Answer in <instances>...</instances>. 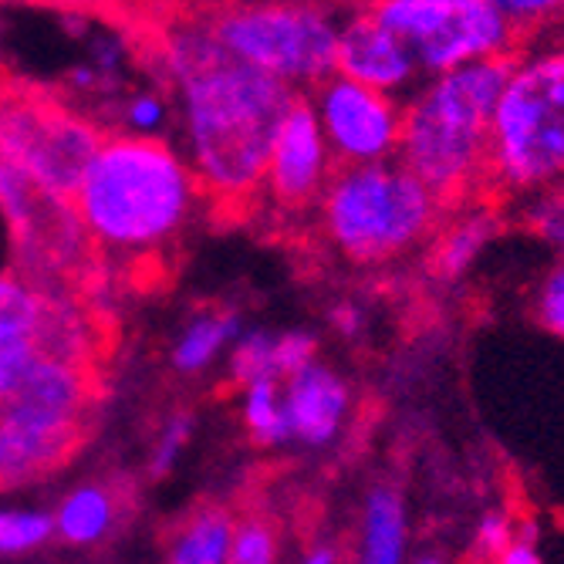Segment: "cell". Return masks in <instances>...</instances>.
<instances>
[{
  "instance_id": "cell-3",
  "label": "cell",
  "mask_w": 564,
  "mask_h": 564,
  "mask_svg": "<svg viewBox=\"0 0 564 564\" xmlns=\"http://www.w3.org/2000/svg\"><path fill=\"white\" fill-rule=\"evenodd\" d=\"M507 72L510 55L459 65L426 75L405 101L395 160L413 170L446 207L487 189L490 119Z\"/></svg>"
},
{
  "instance_id": "cell-19",
  "label": "cell",
  "mask_w": 564,
  "mask_h": 564,
  "mask_svg": "<svg viewBox=\"0 0 564 564\" xmlns=\"http://www.w3.org/2000/svg\"><path fill=\"white\" fill-rule=\"evenodd\" d=\"M58 307L55 288H44L28 274H0V345L34 338L41 345L44 328Z\"/></svg>"
},
{
  "instance_id": "cell-23",
  "label": "cell",
  "mask_w": 564,
  "mask_h": 564,
  "mask_svg": "<svg viewBox=\"0 0 564 564\" xmlns=\"http://www.w3.org/2000/svg\"><path fill=\"white\" fill-rule=\"evenodd\" d=\"M55 538V518L37 507H8L0 510V557L41 551Z\"/></svg>"
},
{
  "instance_id": "cell-29",
  "label": "cell",
  "mask_w": 564,
  "mask_h": 564,
  "mask_svg": "<svg viewBox=\"0 0 564 564\" xmlns=\"http://www.w3.org/2000/svg\"><path fill=\"white\" fill-rule=\"evenodd\" d=\"M521 521L514 518V510L507 507H487L474 524V554L477 557H500L503 547L514 541Z\"/></svg>"
},
{
  "instance_id": "cell-15",
  "label": "cell",
  "mask_w": 564,
  "mask_h": 564,
  "mask_svg": "<svg viewBox=\"0 0 564 564\" xmlns=\"http://www.w3.org/2000/svg\"><path fill=\"white\" fill-rule=\"evenodd\" d=\"M500 234V217L487 203L464 199L453 217H443L440 227L433 230L430 243V271L443 284L464 281L474 264L484 258V250L497 240Z\"/></svg>"
},
{
  "instance_id": "cell-12",
  "label": "cell",
  "mask_w": 564,
  "mask_h": 564,
  "mask_svg": "<svg viewBox=\"0 0 564 564\" xmlns=\"http://www.w3.org/2000/svg\"><path fill=\"white\" fill-rule=\"evenodd\" d=\"M335 72L362 85H372L379 91H389V95L413 91L416 82L423 78L413 47H409L389 24H382L366 4H358L338 24Z\"/></svg>"
},
{
  "instance_id": "cell-30",
  "label": "cell",
  "mask_w": 564,
  "mask_h": 564,
  "mask_svg": "<svg viewBox=\"0 0 564 564\" xmlns=\"http://www.w3.org/2000/svg\"><path fill=\"white\" fill-rule=\"evenodd\" d=\"M170 106L156 91H132L122 101V132L132 135H160L166 129Z\"/></svg>"
},
{
  "instance_id": "cell-38",
  "label": "cell",
  "mask_w": 564,
  "mask_h": 564,
  "mask_svg": "<svg viewBox=\"0 0 564 564\" xmlns=\"http://www.w3.org/2000/svg\"><path fill=\"white\" fill-rule=\"evenodd\" d=\"M196 4H203V8H220V4H230V0H196Z\"/></svg>"
},
{
  "instance_id": "cell-33",
  "label": "cell",
  "mask_w": 564,
  "mask_h": 564,
  "mask_svg": "<svg viewBox=\"0 0 564 564\" xmlns=\"http://www.w3.org/2000/svg\"><path fill=\"white\" fill-rule=\"evenodd\" d=\"M497 561H503V564H538V561H541L538 534H534L528 524H521L518 534H514V541H510V544L503 547V554H500Z\"/></svg>"
},
{
  "instance_id": "cell-24",
  "label": "cell",
  "mask_w": 564,
  "mask_h": 564,
  "mask_svg": "<svg viewBox=\"0 0 564 564\" xmlns=\"http://www.w3.org/2000/svg\"><path fill=\"white\" fill-rule=\"evenodd\" d=\"M227 369H230V379L237 386L258 382V379H278V369H274V335L261 332V328L240 332L237 341L227 351Z\"/></svg>"
},
{
  "instance_id": "cell-17",
  "label": "cell",
  "mask_w": 564,
  "mask_h": 564,
  "mask_svg": "<svg viewBox=\"0 0 564 564\" xmlns=\"http://www.w3.org/2000/svg\"><path fill=\"white\" fill-rule=\"evenodd\" d=\"M55 538L68 547H91L106 541L119 521V500L109 487L101 484H82L68 490L58 503L55 514Z\"/></svg>"
},
{
  "instance_id": "cell-2",
  "label": "cell",
  "mask_w": 564,
  "mask_h": 564,
  "mask_svg": "<svg viewBox=\"0 0 564 564\" xmlns=\"http://www.w3.org/2000/svg\"><path fill=\"white\" fill-rule=\"evenodd\" d=\"M72 199L98 253L142 264L180 243L207 193L163 135L106 132Z\"/></svg>"
},
{
  "instance_id": "cell-26",
  "label": "cell",
  "mask_w": 564,
  "mask_h": 564,
  "mask_svg": "<svg viewBox=\"0 0 564 564\" xmlns=\"http://www.w3.org/2000/svg\"><path fill=\"white\" fill-rule=\"evenodd\" d=\"M487 4L521 34H538L564 21V0H487Z\"/></svg>"
},
{
  "instance_id": "cell-32",
  "label": "cell",
  "mask_w": 564,
  "mask_h": 564,
  "mask_svg": "<svg viewBox=\"0 0 564 564\" xmlns=\"http://www.w3.org/2000/svg\"><path fill=\"white\" fill-rule=\"evenodd\" d=\"M41 351V345L34 338H21V341H11V345H0V399H4L18 379L28 372L31 358Z\"/></svg>"
},
{
  "instance_id": "cell-11",
  "label": "cell",
  "mask_w": 564,
  "mask_h": 564,
  "mask_svg": "<svg viewBox=\"0 0 564 564\" xmlns=\"http://www.w3.org/2000/svg\"><path fill=\"white\" fill-rule=\"evenodd\" d=\"M335 166H338L335 152L318 126L312 98L294 91L268 152L264 183H261L264 199L274 203L281 214L312 210L322 189L328 186Z\"/></svg>"
},
{
  "instance_id": "cell-6",
  "label": "cell",
  "mask_w": 564,
  "mask_h": 564,
  "mask_svg": "<svg viewBox=\"0 0 564 564\" xmlns=\"http://www.w3.org/2000/svg\"><path fill=\"white\" fill-rule=\"evenodd\" d=\"M224 51L250 68L312 91L335 72L341 18L325 0H230L207 11Z\"/></svg>"
},
{
  "instance_id": "cell-16",
  "label": "cell",
  "mask_w": 564,
  "mask_h": 564,
  "mask_svg": "<svg viewBox=\"0 0 564 564\" xmlns=\"http://www.w3.org/2000/svg\"><path fill=\"white\" fill-rule=\"evenodd\" d=\"M413 551V524H409V503L399 487L376 484L358 507L351 557L366 564H399Z\"/></svg>"
},
{
  "instance_id": "cell-22",
  "label": "cell",
  "mask_w": 564,
  "mask_h": 564,
  "mask_svg": "<svg viewBox=\"0 0 564 564\" xmlns=\"http://www.w3.org/2000/svg\"><path fill=\"white\" fill-rule=\"evenodd\" d=\"M524 230L541 240L554 258H564V183H551L518 199Z\"/></svg>"
},
{
  "instance_id": "cell-10",
  "label": "cell",
  "mask_w": 564,
  "mask_h": 564,
  "mask_svg": "<svg viewBox=\"0 0 564 564\" xmlns=\"http://www.w3.org/2000/svg\"><path fill=\"white\" fill-rule=\"evenodd\" d=\"M307 98H312V109L338 166L395 160L405 116L399 95L332 72Z\"/></svg>"
},
{
  "instance_id": "cell-27",
  "label": "cell",
  "mask_w": 564,
  "mask_h": 564,
  "mask_svg": "<svg viewBox=\"0 0 564 564\" xmlns=\"http://www.w3.org/2000/svg\"><path fill=\"white\" fill-rule=\"evenodd\" d=\"M531 312L538 325L564 341V258H557L538 281L531 294Z\"/></svg>"
},
{
  "instance_id": "cell-9",
  "label": "cell",
  "mask_w": 564,
  "mask_h": 564,
  "mask_svg": "<svg viewBox=\"0 0 564 564\" xmlns=\"http://www.w3.org/2000/svg\"><path fill=\"white\" fill-rule=\"evenodd\" d=\"M0 214L8 220L21 268L31 281L55 288L85 274L95 247L75 210V199L47 189L8 156H0Z\"/></svg>"
},
{
  "instance_id": "cell-13",
  "label": "cell",
  "mask_w": 564,
  "mask_h": 564,
  "mask_svg": "<svg viewBox=\"0 0 564 564\" xmlns=\"http://www.w3.org/2000/svg\"><path fill=\"white\" fill-rule=\"evenodd\" d=\"M281 389H284L288 433L294 446L325 449L338 443L355 409V389L348 376L315 358V362H307L304 369L288 376Z\"/></svg>"
},
{
  "instance_id": "cell-5",
  "label": "cell",
  "mask_w": 564,
  "mask_h": 564,
  "mask_svg": "<svg viewBox=\"0 0 564 564\" xmlns=\"http://www.w3.org/2000/svg\"><path fill=\"white\" fill-rule=\"evenodd\" d=\"M564 183V41L510 55L490 119L487 186L521 199Z\"/></svg>"
},
{
  "instance_id": "cell-14",
  "label": "cell",
  "mask_w": 564,
  "mask_h": 564,
  "mask_svg": "<svg viewBox=\"0 0 564 564\" xmlns=\"http://www.w3.org/2000/svg\"><path fill=\"white\" fill-rule=\"evenodd\" d=\"M82 440V426H55L0 409V490H18L62 470Z\"/></svg>"
},
{
  "instance_id": "cell-31",
  "label": "cell",
  "mask_w": 564,
  "mask_h": 564,
  "mask_svg": "<svg viewBox=\"0 0 564 564\" xmlns=\"http://www.w3.org/2000/svg\"><path fill=\"white\" fill-rule=\"evenodd\" d=\"M315 358H318V338L312 332L294 328V332L274 335V369L281 382L294 376L297 369H304L307 362H315Z\"/></svg>"
},
{
  "instance_id": "cell-28",
  "label": "cell",
  "mask_w": 564,
  "mask_h": 564,
  "mask_svg": "<svg viewBox=\"0 0 564 564\" xmlns=\"http://www.w3.org/2000/svg\"><path fill=\"white\" fill-rule=\"evenodd\" d=\"M189 440H193V416L189 413H173L163 423V430L156 436V446H152V453H149V474L156 480L173 474V467L180 464V456L186 453Z\"/></svg>"
},
{
  "instance_id": "cell-7",
  "label": "cell",
  "mask_w": 564,
  "mask_h": 564,
  "mask_svg": "<svg viewBox=\"0 0 564 564\" xmlns=\"http://www.w3.org/2000/svg\"><path fill=\"white\" fill-rule=\"evenodd\" d=\"M101 132L88 116L28 85H0V156L24 166L37 183L75 196Z\"/></svg>"
},
{
  "instance_id": "cell-1",
  "label": "cell",
  "mask_w": 564,
  "mask_h": 564,
  "mask_svg": "<svg viewBox=\"0 0 564 564\" xmlns=\"http://www.w3.org/2000/svg\"><path fill=\"white\" fill-rule=\"evenodd\" d=\"M163 68L180 91L186 160L210 203L243 210L261 196L268 152L294 88L237 62L207 21L163 37Z\"/></svg>"
},
{
  "instance_id": "cell-8",
  "label": "cell",
  "mask_w": 564,
  "mask_h": 564,
  "mask_svg": "<svg viewBox=\"0 0 564 564\" xmlns=\"http://www.w3.org/2000/svg\"><path fill=\"white\" fill-rule=\"evenodd\" d=\"M362 4L413 47L423 75L507 58L518 47V31L487 0H362Z\"/></svg>"
},
{
  "instance_id": "cell-34",
  "label": "cell",
  "mask_w": 564,
  "mask_h": 564,
  "mask_svg": "<svg viewBox=\"0 0 564 564\" xmlns=\"http://www.w3.org/2000/svg\"><path fill=\"white\" fill-rule=\"evenodd\" d=\"M34 4H44V8H55V11H65V14H109V11H119L122 0H34Z\"/></svg>"
},
{
  "instance_id": "cell-21",
  "label": "cell",
  "mask_w": 564,
  "mask_h": 564,
  "mask_svg": "<svg viewBox=\"0 0 564 564\" xmlns=\"http://www.w3.org/2000/svg\"><path fill=\"white\" fill-rule=\"evenodd\" d=\"M240 416H243L250 440L258 446L278 449L291 443L281 379H258V382L240 386Z\"/></svg>"
},
{
  "instance_id": "cell-4",
  "label": "cell",
  "mask_w": 564,
  "mask_h": 564,
  "mask_svg": "<svg viewBox=\"0 0 564 564\" xmlns=\"http://www.w3.org/2000/svg\"><path fill=\"white\" fill-rule=\"evenodd\" d=\"M328 247L351 264H389L423 247L446 203L399 160L335 166L318 203Z\"/></svg>"
},
{
  "instance_id": "cell-35",
  "label": "cell",
  "mask_w": 564,
  "mask_h": 564,
  "mask_svg": "<svg viewBox=\"0 0 564 564\" xmlns=\"http://www.w3.org/2000/svg\"><path fill=\"white\" fill-rule=\"evenodd\" d=\"M332 322H335V328L341 332V335H358L362 332V312H358L355 304H341V307H335L332 312Z\"/></svg>"
},
{
  "instance_id": "cell-36",
  "label": "cell",
  "mask_w": 564,
  "mask_h": 564,
  "mask_svg": "<svg viewBox=\"0 0 564 564\" xmlns=\"http://www.w3.org/2000/svg\"><path fill=\"white\" fill-rule=\"evenodd\" d=\"M345 551L335 544V541H315V547H304L301 551V561H312V564H332V561H341Z\"/></svg>"
},
{
  "instance_id": "cell-18",
  "label": "cell",
  "mask_w": 564,
  "mask_h": 564,
  "mask_svg": "<svg viewBox=\"0 0 564 564\" xmlns=\"http://www.w3.org/2000/svg\"><path fill=\"white\" fill-rule=\"evenodd\" d=\"M234 524L237 518L220 503L196 507L170 534L166 557L176 564H224L230 561Z\"/></svg>"
},
{
  "instance_id": "cell-37",
  "label": "cell",
  "mask_w": 564,
  "mask_h": 564,
  "mask_svg": "<svg viewBox=\"0 0 564 564\" xmlns=\"http://www.w3.org/2000/svg\"><path fill=\"white\" fill-rule=\"evenodd\" d=\"M176 4H183V0H122V8L139 11V14H149V18H163Z\"/></svg>"
},
{
  "instance_id": "cell-20",
  "label": "cell",
  "mask_w": 564,
  "mask_h": 564,
  "mask_svg": "<svg viewBox=\"0 0 564 564\" xmlns=\"http://www.w3.org/2000/svg\"><path fill=\"white\" fill-rule=\"evenodd\" d=\"M240 318L234 312H199L193 315L170 348V362L183 376H199L227 358L240 335Z\"/></svg>"
},
{
  "instance_id": "cell-25",
  "label": "cell",
  "mask_w": 564,
  "mask_h": 564,
  "mask_svg": "<svg viewBox=\"0 0 564 564\" xmlns=\"http://www.w3.org/2000/svg\"><path fill=\"white\" fill-rule=\"evenodd\" d=\"M281 557V534L274 521L250 514L237 518L234 524V544H230V561L234 564H271Z\"/></svg>"
}]
</instances>
